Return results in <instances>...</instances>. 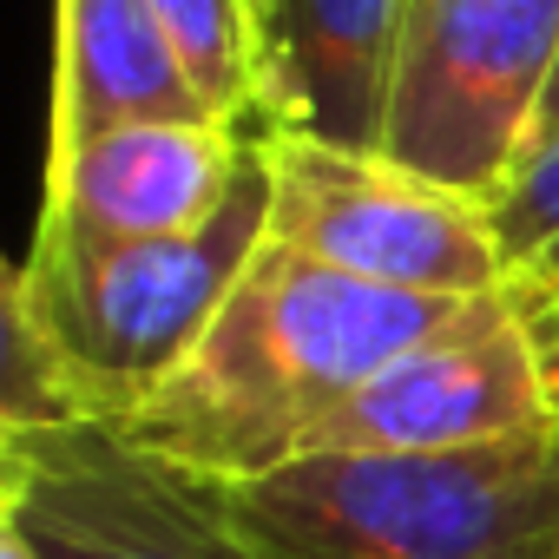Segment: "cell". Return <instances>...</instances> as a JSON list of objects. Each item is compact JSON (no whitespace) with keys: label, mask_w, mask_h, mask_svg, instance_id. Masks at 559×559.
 Listing matches in <instances>:
<instances>
[{"label":"cell","mask_w":559,"mask_h":559,"mask_svg":"<svg viewBox=\"0 0 559 559\" xmlns=\"http://www.w3.org/2000/svg\"><path fill=\"white\" fill-rule=\"evenodd\" d=\"M0 533L34 559H263L217 480L106 421L0 428Z\"/></svg>","instance_id":"7"},{"label":"cell","mask_w":559,"mask_h":559,"mask_svg":"<svg viewBox=\"0 0 559 559\" xmlns=\"http://www.w3.org/2000/svg\"><path fill=\"white\" fill-rule=\"evenodd\" d=\"M408 0H257V132L382 152Z\"/></svg>","instance_id":"9"},{"label":"cell","mask_w":559,"mask_h":559,"mask_svg":"<svg viewBox=\"0 0 559 559\" xmlns=\"http://www.w3.org/2000/svg\"><path fill=\"white\" fill-rule=\"evenodd\" d=\"M507 276L559 304V132L533 139L513 178L487 198Z\"/></svg>","instance_id":"12"},{"label":"cell","mask_w":559,"mask_h":559,"mask_svg":"<svg viewBox=\"0 0 559 559\" xmlns=\"http://www.w3.org/2000/svg\"><path fill=\"white\" fill-rule=\"evenodd\" d=\"M270 165V237L343 276L408 297L507 290V257L480 198L435 185L382 152L257 132Z\"/></svg>","instance_id":"5"},{"label":"cell","mask_w":559,"mask_h":559,"mask_svg":"<svg viewBox=\"0 0 559 559\" xmlns=\"http://www.w3.org/2000/svg\"><path fill=\"white\" fill-rule=\"evenodd\" d=\"M132 119H211V112L191 93L152 0H60L47 145H80Z\"/></svg>","instance_id":"10"},{"label":"cell","mask_w":559,"mask_h":559,"mask_svg":"<svg viewBox=\"0 0 559 559\" xmlns=\"http://www.w3.org/2000/svg\"><path fill=\"white\" fill-rule=\"evenodd\" d=\"M559 428V304L507 284L356 389L304 454H467ZM297 454V461H304Z\"/></svg>","instance_id":"6"},{"label":"cell","mask_w":559,"mask_h":559,"mask_svg":"<svg viewBox=\"0 0 559 559\" xmlns=\"http://www.w3.org/2000/svg\"><path fill=\"white\" fill-rule=\"evenodd\" d=\"M250 139L217 119H132L80 145H47L40 217L99 243L191 237L237 191Z\"/></svg>","instance_id":"8"},{"label":"cell","mask_w":559,"mask_h":559,"mask_svg":"<svg viewBox=\"0 0 559 559\" xmlns=\"http://www.w3.org/2000/svg\"><path fill=\"white\" fill-rule=\"evenodd\" d=\"M217 493L263 559H559V428L467 454H304Z\"/></svg>","instance_id":"3"},{"label":"cell","mask_w":559,"mask_h":559,"mask_svg":"<svg viewBox=\"0 0 559 559\" xmlns=\"http://www.w3.org/2000/svg\"><path fill=\"white\" fill-rule=\"evenodd\" d=\"M152 14L204 99L211 119L257 132L263 106V53H257V0H152Z\"/></svg>","instance_id":"11"},{"label":"cell","mask_w":559,"mask_h":559,"mask_svg":"<svg viewBox=\"0 0 559 559\" xmlns=\"http://www.w3.org/2000/svg\"><path fill=\"white\" fill-rule=\"evenodd\" d=\"M546 132H559V73H552V86H546V106H539V132H533V139H546Z\"/></svg>","instance_id":"13"},{"label":"cell","mask_w":559,"mask_h":559,"mask_svg":"<svg viewBox=\"0 0 559 559\" xmlns=\"http://www.w3.org/2000/svg\"><path fill=\"white\" fill-rule=\"evenodd\" d=\"M467 304L474 297L382 290L263 237L204 343L145 408L112 428L185 474L257 480L297 461L356 389H369Z\"/></svg>","instance_id":"1"},{"label":"cell","mask_w":559,"mask_h":559,"mask_svg":"<svg viewBox=\"0 0 559 559\" xmlns=\"http://www.w3.org/2000/svg\"><path fill=\"white\" fill-rule=\"evenodd\" d=\"M0 559H34V552H27L21 539H8V533H0Z\"/></svg>","instance_id":"14"},{"label":"cell","mask_w":559,"mask_h":559,"mask_svg":"<svg viewBox=\"0 0 559 559\" xmlns=\"http://www.w3.org/2000/svg\"><path fill=\"white\" fill-rule=\"evenodd\" d=\"M559 73V0H408L382 158L493 198L539 132Z\"/></svg>","instance_id":"4"},{"label":"cell","mask_w":559,"mask_h":559,"mask_svg":"<svg viewBox=\"0 0 559 559\" xmlns=\"http://www.w3.org/2000/svg\"><path fill=\"white\" fill-rule=\"evenodd\" d=\"M270 237V165L250 139L243 178L224 211L165 243H99L53 217L34 224L27 257L8 270V428L126 421L204 343L250 257Z\"/></svg>","instance_id":"2"}]
</instances>
